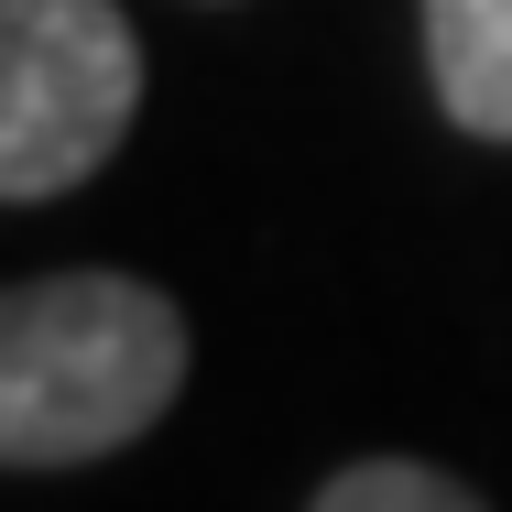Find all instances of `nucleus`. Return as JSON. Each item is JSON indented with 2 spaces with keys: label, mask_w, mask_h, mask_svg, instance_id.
<instances>
[{
  "label": "nucleus",
  "mask_w": 512,
  "mask_h": 512,
  "mask_svg": "<svg viewBox=\"0 0 512 512\" xmlns=\"http://www.w3.org/2000/svg\"><path fill=\"white\" fill-rule=\"evenodd\" d=\"M142 44L109 0H0V197L44 207L131 142Z\"/></svg>",
  "instance_id": "f03ea898"
},
{
  "label": "nucleus",
  "mask_w": 512,
  "mask_h": 512,
  "mask_svg": "<svg viewBox=\"0 0 512 512\" xmlns=\"http://www.w3.org/2000/svg\"><path fill=\"white\" fill-rule=\"evenodd\" d=\"M316 512H480L447 469H425V458H360V469H338Z\"/></svg>",
  "instance_id": "20e7f679"
},
{
  "label": "nucleus",
  "mask_w": 512,
  "mask_h": 512,
  "mask_svg": "<svg viewBox=\"0 0 512 512\" xmlns=\"http://www.w3.org/2000/svg\"><path fill=\"white\" fill-rule=\"evenodd\" d=\"M425 77L458 131L512 142V0H425Z\"/></svg>",
  "instance_id": "7ed1b4c3"
},
{
  "label": "nucleus",
  "mask_w": 512,
  "mask_h": 512,
  "mask_svg": "<svg viewBox=\"0 0 512 512\" xmlns=\"http://www.w3.org/2000/svg\"><path fill=\"white\" fill-rule=\"evenodd\" d=\"M186 393V316L131 273H44L0 306V458L77 469Z\"/></svg>",
  "instance_id": "f257e3e1"
}]
</instances>
